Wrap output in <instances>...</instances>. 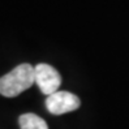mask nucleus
<instances>
[{"instance_id":"obj_2","label":"nucleus","mask_w":129,"mask_h":129,"mask_svg":"<svg viewBox=\"0 0 129 129\" xmlns=\"http://www.w3.org/2000/svg\"><path fill=\"white\" fill-rule=\"evenodd\" d=\"M34 76H35V83L43 94L48 96L59 91V87L61 85V77L54 67L46 63L38 64L34 67Z\"/></svg>"},{"instance_id":"obj_4","label":"nucleus","mask_w":129,"mask_h":129,"mask_svg":"<svg viewBox=\"0 0 129 129\" xmlns=\"http://www.w3.org/2000/svg\"><path fill=\"white\" fill-rule=\"evenodd\" d=\"M21 129H48L47 123L35 113H24L18 119Z\"/></svg>"},{"instance_id":"obj_1","label":"nucleus","mask_w":129,"mask_h":129,"mask_svg":"<svg viewBox=\"0 0 129 129\" xmlns=\"http://www.w3.org/2000/svg\"><path fill=\"white\" fill-rule=\"evenodd\" d=\"M33 83H35L34 67L27 63L20 64L0 77V94L7 98H14L30 89Z\"/></svg>"},{"instance_id":"obj_3","label":"nucleus","mask_w":129,"mask_h":129,"mask_svg":"<svg viewBox=\"0 0 129 129\" xmlns=\"http://www.w3.org/2000/svg\"><path fill=\"white\" fill-rule=\"evenodd\" d=\"M81 101L77 95L69 91H56L47 96L46 108L52 115H64L80 108Z\"/></svg>"}]
</instances>
